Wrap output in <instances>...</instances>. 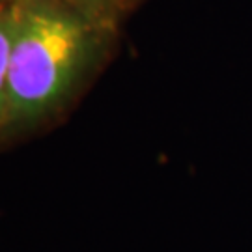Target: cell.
I'll use <instances>...</instances> for the list:
<instances>
[{"mask_svg": "<svg viewBox=\"0 0 252 252\" xmlns=\"http://www.w3.org/2000/svg\"><path fill=\"white\" fill-rule=\"evenodd\" d=\"M6 114L0 140L62 114L116 51L120 30L58 0H13Z\"/></svg>", "mask_w": 252, "mask_h": 252, "instance_id": "obj_1", "label": "cell"}, {"mask_svg": "<svg viewBox=\"0 0 252 252\" xmlns=\"http://www.w3.org/2000/svg\"><path fill=\"white\" fill-rule=\"evenodd\" d=\"M58 2L81 11L97 23L122 30L127 19L140 8L144 0H58Z\"/></svg>", "mask_w": 252, "mask_h": 252, "instance_id": "obj_2", "label": "cell"}, {"mask_svg": "<svg viewBox=\"0 0 252 252\" xmlns=\"http://www.w3.org/2000/svg\"><path fill=\"white\" fill-rule=\"evenodd\" d=\"M13 32H15V13L13 2L0 6V129L4 124L6 114V95H8V71L11 45H13Z\"/></svg>", "mask_w": 252, "mask_h": 252, "instance_id": "obj_3", "label": "cell"}, {"mask_svg": "<svg viewBox=\"0 0 252 252\" xmlns=\"http://www.w3.org/2000/svg\"><path fill=\"white\" fill-rule=\"evenodd\" d=\"M13 0H0V6H6V4H11Z\"/></svg>", "mask_w": 252, "mask_h": 252, "instance_id": "obj_4", "label": "cell"}]
</instances>
